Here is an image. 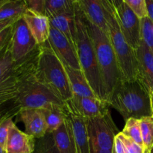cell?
I'll use <instances>...</instances> for the list:
<instances>
[{
    "mask_svg": "<svg viewBox=\"0 0 153 153\" xmlns=\"http://www.w3.org/2000/svg\"><path fill=\"white\" fill-rule=\"evenodd\" d=\"M69 108L76 112L85 119L105 116L109 112L108 102L97 97H85L73 95L70 100L66 101Z\"/></svg>",
    "mask_w": 153,
    "mask_h": 153,
    "instance_id": "obj_11",
    "label": "cell"
},
{
    "mask_svg": "<svg viewBox=\"0 0 153 153\" xmlns=\"http://www.w3.org/2000/svg\"><path fill=\"white\" fill-rule=\"evenodd\" d=\"M121 132L143 148L140 120L129 118L126 120V125Z\"/></svg>",
    "mask_w": 153,
    "mask_h": 153,
    "instance_id": "obj_26",
    "label": "cell"
},
{
    "mask_svg": "<svg viewBox=\"0 0 153 153\" xmlns=\"http://www.w3.org/2000/svg\"><path fill=\"white\" fill-rule=\"evenodd\" d=\"M64 66L68 76L73 95L85 97H97L90 86L82 70L72 68L65 64H64Z\"/></svg>",
    "mask_w": 153,
    "mask_h": 153,
    "instance_id": "obj_21",
    "label": "cell"
},
{
    "mask_svg": "<svg viewBox=\"0 0 153 153\" xmlns=\"http://www.w3.org/2000/svg\"><path fill=\"white\" fill-rule=\"evenodd\" d=\"M13 25H10L0 32V58L2 57L9 49L13 34Z\"/></svg>",
    "mask_w": 153,
    "mask_h": 153,
    "instance_id": "obj_31",
    "label": "cell"
},
{
    "mask_svg": "<svg viewBox=\"0 0 153 153\" xmlns=\"http://www.w3.org/2000/svg\"><path fill=\"white\" fill-rule=\"evenodd\" d=\"M151 153H153V147H152V152Z\"/></svg>",
    "mask_w": 153,
    "mask_h": 153,
    "instance_id": "obj_43",
    "label": "cell"
},
{
    "mask_svg": "<svg viewBox=\"0 0 153 153\" xmlns=\"http://www.w3.org/2000/svg\"><path fill=\"white\" fill-rule=\"evenodd\" d=\"M108 1L115 7V9L117 8L121 4L123 3V0H108Z\"/></svg>",
    "mask_w": 153,
    "mask_h": 153,
    "instance_id": "obj_39",
    "label": "cell"
},
{
    "mask_svg": "<svg viewBox=\"0 0 153 153\" xmlns=\"http://www.w3.org/2000/svg\"><path fill=\"white\" fill-rule=\"evenodd\" d=\"M79 0H46L45 15L70 13L75 12V5Z\"/></svg>",
    "mask_w": 153,
    "mask_h": 153,
    "instance_id": "obj_24",
    "label": "cell"
},
{
    "mask_svg": "<svg viewBox=\"0 0 153 153\" xmlns=\"http://www.w3.org/2000/svg\"><path fill=\"white\" fill-rule=\"evenodd\" d=\"M7 1V0H0V7H1L4 3H5Z\"/></svg>",
    "mask_w": 153,
    "mask_h": 153,
    "instance_id": "obj_42",
    "label": "cell"
},
{
    "mask_svg": "<svg viewBox=\"0 0 153 153\" xmlns=\"http://www.w3.org/2000/svg\"><path fill=\"white\" fill-rule=\"evenodd\" d=\"M90 151L91 153H114V150H107V149H97L90 146Z\"/></svg>",
    "mask_w": 153,
    "mask_h": 153,
    "instance_id": "obj_38",
    "label": "cell"
},
{
    "mask_svg": "<svg viewBox=\"0 0 153 153\" xmlns=\"http://www.w3.org/2000/svg\"><path fill=\"white\" fill-rule=\"evenodd\" d=\"M114 151L115 153H126L125 145L123 143L122 140L120 139V137H118L117 134L116 137H115Z\"/></svg>",
    "mask_w": 153,
    "mask_h": 153,
    "instance_id": "obj_35",
    "label": "cell"
},
{
    "mask_svg": "<svg viewBox=\"0 0 153 153\" xmlns=\"http://www.w3.org/2000/svg\"><path fill=\"white\" fill-rule=\"evenodd\" d=\"M33 153H60L52 133H46L43 137L36 139Z\"/></svg>",
    "mask_w": 153,
    "mask_h": 153,
    "instance_id": "obj_27",
    "label": "cell"
},
{
    "mask_svg": "<svg viewBox=\"0 0 153 153\" xmlns=\"http://www.w3.org/2000/svg\"><path fill=\"white\" fill-rule=\"evenodd\" d=\"M39 46L26 58L15 62L10 52L0 58V110L14 105L25 82L35 73Z\"/></svg>",
    "mask_w": 153,
    "mask_h": 153,
    "instance_id": "obj_1",
    "label": "cell"
},
{
    "mask_svg": "<svg viewBox=\"0 0 153 153\" xmlns=\"http://www.w3.org/2000/svg\"><path fill=\"white\" fill-rule=\"evenodd\" d=\"M15 104L19 108L48 109L54 106H64L66 102L50 88L33 75L24 85Z\"/></svg>",
    "mask_w": 153,
    "mask_h": 153,
    "instance_id": "obj_7",
    "label": "cell"
},
{
    "mask_svg": "<svg viewBox=\"0 0 153 153\" xmlns=\"http://www.w3.org/2000/svg\"><path fill=\"white\" fill-rule=\"evenodd\" d=\"M14 117L13 115H9L0 122V146L5 150L9 130L11 126L14 123L13 121V118Z\"/></svg>",
    "mask_w": 153,
    "mask_h": 153,
    "instance_id": "obj_29",
    "label": "cell"
},
{
    "mask_svg": "<svg viewBox=\"0 0 153 153\" xmlns=\"http://www.w3.org/2000/svg\"><path fill=\"white\" fill-rule=\"evenodd\" d=\"M36 139L23 132L13 123L9 130L6 151L11 153H33Z\"/></svg>",
    "mask_w": 153,
    "mask_h": 153,
    "instance_id": "obj_17",
    "label": "cell"
},
{
    "mask_svg": "<svg viewBox=\"0 0 153 153\" xmlns=\"http://www.w3.org/2000/svg\"><path fill=\"white\" fill-rule=\"evenodd\" d=\"M143 152L151 153L153 147V117H146L140 119Z\"/></svg>",
    "mask_w": 153,
    "mask_h": 153,
    "instance_id": "obj_25",
    "label": "cell"
},
{
    "mask_svg": "<svg viewBox=\"0 0 153 153\" xmlns=\"http://www.w3.org/2000/svg\"><path fill=\"white\" fill-rule=\"evenodd\" d=\"M35 77L55 91L64 101L73 97L68 76L64 64L55 53L48 40L39 45Z\"/></svg>",
    "mask_w": 153,
    "mask_h": 153,
    "instance_id": "obj_4",
    "label": "cell"
},
{
    "mask_svg": "<svg viewBox=\"0 0 153 153\" xmlns=\"http://www.w3.org/2000/svg\"><path fill=\"white\" fill-rule=\"evenodd\" d=\"M108 36L116 55L123 79L137 80L138 61L137 52L124 37L117 18L116 9L111 5L107 13Z\"/></svg>",
    "mask_w": 153,
    "mask_h": 153,
    "instance_id": "obj_6",
    "label": "cell"
},
{
    "mask_svg": "<svg viewBox=\"0 0 153 153\" xmlns=\"http://www.w3.org/2000/svg\"><path fill=\"white\" fill-rule=\"evenodd\" d=\"M52 134L60 153H77L71 123L67 114L64 124L53 131Z\"/></svg>",
    "mask_w": 153,
    "mask_h": 153,
    "instance_id": "obj_20",
    "label": "cell"
},
{
    "mask_svg": "<svg viewBox=\"0 0 153 153\" xmlns=\"http://www.w3.org/2000/svg\"><path fill=\"white\" fill-rule=\"evenodd\" d=\"M90 146L114 150L115 137L119 132L109 112L105 116L86 119Z\"/></svg>",
    "mask_w": 153,
    "mask_h": 153,
    "instance_id": "obj_8",
    "label": "cell"
},
{
    "mask_svg": "<svg viewBox=\"0 0 153 153\" xmlns=\"http://www.w3.org/2000/svg\"><path fill=\"white\" fill-rule=\"evenodd\" d=\"M116 13L120 28L124 37L130 46L134 50H137L141 40L140 19L124 2L116 8Z\"/></svg>",
    "mask_w": 153,
    "mask_h": 153,
    "instance_id": "obj_10",
    "label": "cell"
},
{
    "mask_svg": "<svg viewBox=\"0 0 153 153\" xmlns=\"http://www.w3.org/2000/svg\"><path fill=\"white\" fill-rule=\"evenodd\" d=\"M78 2L75 5V18L77 55L81 69L97 97L107 101V94L97 62L94 43L88 31L87 19Z\"/></svg>",
    "mask_w": 153,
    "mask_h": 153,
    "instance_id": "obj_2",
    "label": "cell"
},
{
    "mask_svg": "<svg viewBox=\"0 0 153 153\" xmlns=\"http://www.w3.org/2000/svg\"><path fill=\"white\" fill-rule=\"evenodd\" d=\"M141 40L153 54V22L148 16L140 19Z\"/></svg>",
    "mask_w": 153,
    "mask_h": 153,
    "instance_id": "obj_28",
    "label": "cell"
},
{
    "mask_svg": "<svg viewBox=\"0 0 153 153\" xmlns=\"http://www.w3.org/2000/svg\"><path fill=\"white\" fill-rule=\"evenodd\" d=\"M87 24L95 49L97 62L107 98L108 99L117 84L123 79L117 59L108 34L94 24L91 23L88 19Z\"/></svg>",
    "mask_w": 153,
    "mask_h": 153,
    "instance_id": "obj_5",
    "label": "cell"
},
{
    "mask_svg": "<svg viewBox=\"0 0 153 153\" xmlns=\"http://www.w3.org/2000/svg\"><path fill=\"white\" fill-rule=\"evenodd\" d=\"M29 10L39 13L45 14V3L46 0H23Z\"/></svg>",
    "mask_w": 153,
    "mask_h": 153,
    "instance_id": "obj_33",
    "label": "cell"
},
{
    "mask_svg": "<svg viewBox=\"0 0 153 153\" xmlns=\"http://www.w3.org/2000/svg\"><path fill=\"white\" fill-rule=\"evenodd\" d=\"M78 4L86 19L108 34L107 13L111 5L108 0H79Z\"/></svg>",
    "mask_w": 153,
    "mask_h": 153,
    "instance_id": "obj_13",
    "label": "cell"
},
{
    "mask_svg": "<svg viewBox=\"0 0 153 153\" xmlns=\"http://www.w3.org/2000/svg\"><path fill=\"white\" fill-rule=\"evenodd\" d=\"M16 117L25 126V132L35 139L40 138L47 133V125L42 109H21Z\"/></svg>",
    "mask_w": 153,
    "mask_h": 153,
    "instance_id": "obj_14",
    "label": "cell"
},
{
    "mask_svg": "<svg viewBox=\"0 0 153 153\" xmlns=\"http://www.w3.org/2000/svg\"><path fill=\"white\" fill-rule=\"evenodd\" d=\"M43 111L47 125V133H52L64 124L67 115L66 105L64 106H54Z\"/></svg>",
    "mask_w": 153,
    "mask_h": 153,
    "instance_id": "obj_22",
    "label": "cell"
},
{
    "mask_svg": "<svg viewBox=\"0 0 153 153\" xmlns=\"http://www.w3.org/2000/svg\"><path fill=\"white\" fill-rule=\"evenodd\" d=\"M7 153H11V152H7Z\"/></svg>",
    "mask_w": 153,
    "mask_h": 153,
    "instance_id": "obj_44",
    "label": "cell"
},
{
    "mask_svg": "<svg viewBox=\"0 0 153 153\" xmlns=\"http://www.w3.org/2000/svg\"><path fill=\"white\" fill-rule=\"evenodd\" d=\"M108 102L125 120L151 117L149 93L138 79H121L109 96Z\"/></svg>",
    "mask_w": 153,
    "mask_h": 153,
    "instance_id": "obj_3",
    "label": "cell"
},
{
    "mask_svg": "<svg viewBox=\"0 0 153 153\" xmlns=\"http://www.w3.org/2000/svg\"><path fill=\"white\" fill-rule=\"evenodd\" d=\"M126 4L140 19L147 16L146 0H123Z\"/></svg>",
    "mask_w": 153,
    "mask_h": 153,
    "instance_id": "obj_30",
    "label": "cell"
},
{
    "mask_svg": "<svg viewBox=\"0 0 153 153\" xmlns=\"http://www.w3.org/2000/svg\"><path fill=\"white\" fill-rule=\"evenodd\" d=\"M19 19V18H18V19H7V20L0 21V32L2 31L4 29H5V28H7L8 26H10V25H13V24Z\"/></svg>",
    "mask_w": 153,
    "mask_h": 153,
    "instance_id": "obj_36",
    "label": "cell"
},
{
    "mask_svg": "<svg viewBox=\"0 0 153 153\" xmlns=\"http://www.w3.org/2000/svg\"><path fill=\"white\" fill-rule=\"evenodd\" d=\"M48 43L64 64H67L72 68L82 70L76 49L58 30L51 25Z\"/></svg>",
    "mask_w": 153,
    "mask_h": 153,
    "instance_id": "obj_12",
    "label": "cell"
},
{
    "mask_svg": "<svg viewBox=\"0 0 153 153\" xmlns=\"http://www.w3.org/2000/svg\"><path fill=\"white\" fill-rule=\"evenodd\" d=\"M147 16L153 22V0H146Z\"/></svg>",
    "mask_w": 153,
    "mask_h": 153,
    "instance_id": "obj_37",
    "label": "cell"
},
{
    "mask_svg": "<svg viewBox=\"0 0 153 153\" xmlns=\"http://www.w3.org/2000/svg\"><path fill=\"white\" fill-rule=\"evenodd\" d=\"M117 136L125 145L126 153H144L143 148L141 146L133 141L129 137L124 135L122 132L118 133Z\"/></svg>",
    "mask_w": 153,
    "mask_h": 153,
    "instance_id": "obj_32",
    "label": "cell"
},
{
    "mask_svg": "<svg viewBox=\"0 0 153 153\" xmlns=\"http://www.w3.org/2000/svg\"><path fill=\"white\" fill-rule=\"evenodd\" d=\"M50 25L60 31L67 40L77 52L76 44V26L74 13H62L48 16Z\"/></svg>",
    "mask_w": 153,
    "mask_h": 153,
    "instance_id": "obj_19",
    "label": "cell"
},
{
    "mask_svg": "<svg viewBox=\"0 0 153 153\" xmlns=\"http://www.w3.org/2000/svg\"><path fill=\"white\" fill-rule=\"evenodd\" d=\"M67 107V114L71 123L77 153H91L86 119Z\"/></svg>",
    "mask_w": 153,
    "mask_h": 153,
    "instance_id": "obj_18",
    "label": "cell"
},
{
    "mask_svg": "<svg viewBox=\"0 0 153 153\" xmlns=\"http://www.w3.org/2000/svg\"><path fill=\"white\" fill-rule=\"evenodd\" d=\"M136 52L138 61L137 79L150 93L153 91V54L142 40Z\"/></svg>",
    "mask_w": 153,
    "mask_h": 153,
    "instance_id": "obj_15",
    "label": "cell"
},
{
    "mask_svg": "<svg viewBox=\"0 0 153 153\" xmlns=\"http://www.w3.org/2000/svg\"><path fill=\"white\" fill-rule=\"evenodd\" d=\"M149 98H150V108H151V117H153V91L149 93Z\"/></svg>",
    "mask_w": 153,
    "mask_h": 153,
    "instance_id": "obj_40",
    "label": "cell"
},
{
    "mask_svg": "<svg viewBox=\"0 0 153 153\" xmlns=\"http://www.w3.org/2000/svg\"><path fill=\"white\" fill-rule=\"evenodd\" d=\"M23 18L37 44L41 45L49 40L50 22L46 15L28 9Z\"/></svg>",
    "mask_w": 153,
    "mask_h": 153,
    "instance_id": "obj_16",
    "label": "cell"
},
{
    "mask_svg": "<svg viewBox=\"0 0 153 153\" xmlns=\"http://www.w3.org/2000/svg\"><path fill=\"white\" fill-rule=\"evenodd\" d=\"M19 108L15 105V103L14 105L10 106V107L1 109V110H0V122H1L4 117H6L7 116H9V115H13V116L16 117L17 116L18 113H19Z\"/></svg>",
    "mask_w": 153,
    "mask_h": 153,
    "instance_id": "obj_34",
    "label": "cell"
},
{
    "mask_svg": "<svg viewBox=\"0 0 153 153\" xmlns=\"http://www.w3.org/2000/svg\"><path fill=\"white\" fill-rule=\"evenodd\" d=\"M27 10L23 0H7L0 7V21L22 17Z\"/></svg>",
    "mask_w": 153,
    "mask_h": 153,
    "instance_id": "obj_23",
    "label": "cell"
},
{
    "mask_svg": "<svg viewBox=\"0 0 153 153\" xmlns=\"http://www.w3.org/2000/svg\"><path fill=\"white\" fill-rule=\"evenodd\" d=\"M0 153H7V151H6L4 148L1 147V146H0Z\"/></svg>",
    "mask_w": 153,
    "mask_h": 153,
    "instance_id": "obj_41",
    "label": "cell"
},
{
    "mask_svg": "<svg viewBox=\"0 0 153 153\" xmlns=\"http://www.w3.org/2000/svg\"><path fill=\"white\" fill-rule=\"evenodd\" d=\"M39 45L31 34L23 16L13 25V34L10 43V52L15 62L26 58Z\"/></svg>",
    "mask_w": 153,
    "mask_h": 153,
    "instance_id": "obj_9",
    "label": "cell"
},
{
    "mask_svg": "<svg viewBox=\"0 0 153 153\" xmlns=\"http://www.w3.org/2000/svg\"><path fill=\"white\" fill-rule=\"evenodd\" d=\"M114 153H115V152H114Z\"/></svg>",
    "mask_w": 153,
    "mask_h": 153,
    "instance_id": "obj_45",
    "label": "cell"
}]
</instances>
